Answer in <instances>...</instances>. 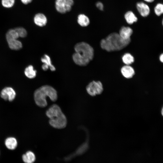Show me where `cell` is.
<instances>
[{
	"label": "cell",
	"instance_id": "1",
	"mask_svg": "<svg viewBox=\"0 0 163 163\" xmlns=\"http://www.w3.org/2000/svg\"><path fill=\"white\" fill-rule=\"evenodd\" d=\"M75 53L72 58L74 62L78 65L85 66L93 59L94 50L92 47L85 42L77 43L74 46Z\"/></svg>",
	"mask_w": 163,
	"mask_h": 163
},
{
	"label": "cell",
	"instance_id": "2",
	"mask_svg": "<svg viewBox=\"0 0 163 163\" xmlns=\"http://www.w3.org/2000/svg\"><path fill=\"white\" fill-rule=\"evenodd\" d=\"M131 42V39L125 40L119 34L113 32L108 35L100 42L101 48L107 52L120 50L126 47Z\"/></svg>",
	"mask_w": 163,
	"mask_h": 163
},
{
	"label": "cell",
	"instance_id": "3",
	"mask_svg": "<svg viewBox=\"0 0 163 163\" xmlns=\"http://www.w3.org/2000/svg\"><path fill=\"white\" fill-rule=\"evenodd\" d=\"M46 114L49 118L50 125L53 128L61 129L66 127L67 123L66 118L57 105L54 104L46 110Z\"/></svg>",
	"mask_w": 163,
	"mask_h": 163
},
{
	"label": "cell",
	"instance_id": "4",
	"mask_svg": "<svg viewBox=\"0 0 163 163\" xmlns=\"http://www.w3.org/2000/svg\"><path fill=\"white\" fill-rule=\"evenodd\" d=\"M56 90L52 87L48 85L43 86L37 89L34 92V97L35 102L38 106L43 107L47 104L46 100L49 97L53 101H56L57 99Z\"/></svg>",
	"mask_w": 163,
	"mask_h": 163
},
{
	"label": "cell",
	"instance_id": "5",
	"mask_svg": "<svg viewBox=\"0 0 163 163\" xmlns=\"http://www.w3.org/2000/svg\"><path fill=\"white\" fill-rule=\"evenodd\" d=\"M103 90V85L100 81H92L90 82L86 87L87 93L92 96L101 94Z\"/></svg>",
	"mask_w": 163,
	"mask_h": 163
},
{
	"label": "cell",
	"instance_id": "6",
	"mask_svg": "<svg viewBox=\"0 0 163 163\" xmlns=\"http://www.w3.org/2000/svg\"><path fill=\"white\" fill-rule=\"evenodd\" d=\"M73 4V0H56L55 6L58 12L64 14L71 10Z\"/></svg>",
	"mask_w": 163,
	"mask_h": 163
},
{
	"label": "cell",
	"instance_id": "7",
	"mask_svg": "<svg viewBox=\"0 0 163 163\" xmlns=\"http://www.w3.org/2000/svg\"><path fill=\"white\" fill-rule=\"evenodd\" d=\"M16 95L15 91L10 87H6L4 88L1 91L0 94L2 98L5 100H8L10 101H12L14 99Z\"/></svg>",
	"mask_w": 163,
	"mask_h": 163
},
{
	"label": "cell",
	"instance_id": "8",
	"mask_svg": "<svg viewBox=\"0 0 163 163\" xmlns=\"http://www.w3.org/2000/svg\"><path fill=\"white\" fill-rule=\"evenodd\" d=\"M136 6L137 10L142 17H146L149 14L150 8L145 3L142 2H138L136 3Z\"/></svg>",
	"mask_w": 163,
	"mask_h": 163
},
{
	"label": "cell",
	"instance_id": "9",
	"mask_svg": "<svg viewBox=\"0 0 163 163\" xmlns=\"http://www.w3.org/2000/svg\"><path fill=\"white\" fill-rule=\"evenodd\" d=\"M41 61L43 63L42 68L44 71H46L50 69L52 71H55L56 68L52 65L50 58L47 55H44L41 58Z\"/></svg>",
	"mask_w": 163,
	"mask_h": 163
},
{
	"label": "cell",
	"instance_id": "10",
	"mask_svg": "<svg viewBox=\"0 0 163 163\" xmlns=\"http://www.w3.org/2000/svg\"><path fill=\"white\" fill-rule=\"evenodd\" d=\"M133 33L132 29L129 27L123 26L120 29L119 34L123 39L127 40L130 39Z\"/></svg>",
	"mask_w": 163,
	"mask_h": 163
},
{
	"label": "cell",
	"instance_id": "11",
	"mask_svg": "<svg viewBox=\"0 0 163 163\" xmlns=\"http://www.w3.org/2000/svg\"><path fill=\"white\" fill-rule=\"evenodd\" d=\"M34 20L35 24L40 27L45 26L47 23L46 17L41 13L36 14L34 17Z\"/></svg>",
	"mask_w": 163,
	"mask_h": 163
},
{
	"label": "cell",
	"instance_id": "12",
	"mask_svg": "<svg viewBox=\"0 0 163 163\" xmlns=\"http://www.w3.org/2000/svg\"><path fill=\"white\" fill-rule=\"evenodd\" d=\"M121 72L123 76L126 78H130L134 75V70L129 65H126L122 67Z\"/></svg>",
	"mask_w": 163,
	"mask_h": 163
},
{
	"label": "cell",
	"instance_id": "13",
	"mask_svg": "<svg viewBox=\"0 0 163 163\" xmlns=\"http://www.w3.org/2000/svg\"><path fill=\"white\" fill-rule=\"evenodd\" d=\"M10 48L13 50H18L22 47L21 43L15 38L6 39Z\"/></svg>",
	"mask_w": 163,
	"mask_h": 163
},
{
	"label": "cell",
	"instance_id": "14",
	"mask_svg": "<svg viewBox=\"0 0 163 163\" xmlns=\"http://www.w3.org/2000/svg\"><path fill=\"white\" fill-rule=\"evenodd\" d=\"M124 18L126 22L129 24H132L137 22L138 18L134 13L131 11L126 12Z\"/></svg>",
	"mask_w": 163,
	"mask_h": 163
},
{
	"label": "cell",
	"instance_id": "15",
	"mask_svg": "<svg viewBox=\"0 0 163 163\" xmlns=\"http://www.w3.org/2000/svg\"><path fill=\"white\" fill-rule=\"evenodd\" d=\"M6 147L10 150H14L17 146L18 143L16 139L13 137H9L5 141Z\"/></svg>",
	"mask_w": 163,
	"mask_h": 163
},
{
	"label": "cell",
	"instance_id": "16",
	"mask_svg": "<svg viewBox=\"0 0 163 163\" xmlns=\"http://www.w3.org/2000/svg\"><path fill=\"white\" fill-rule=\"evenodd\" d=\"M22 158L25 163H33L35 160L36 157L33 152L28 151L22 155Z\"/></svg>",
	"mask_w": 163,
	"mask_h": 163
},
{
	"label": "cell",
	"instance_id": "17",
	"mask_svg": "<svg viewBox=\"0 0 163 163\" xmlns=\"http://www.w3.org/2000/svg\"><path fill=\"white\" fill-rule=\"evenodd\" d=\"M77 22L78 24L82 27H86L90 23L88 18L83 14L79 15L78 17Z\"/></svg>",
	"mask_w": 163,
	"mask_h": 163
},
{
	"label": "cell",
	"instance_id": "18",
	"mask_svg": "<svg viewBox=\"0 0 163 163\" xmlns=\"http://www.w3.org/2000/svg\"><path fill=\"white\" fill-rule=\"evenodd\" d=\"M24 74L27 78L32 79L36 77V71L34 69L33 66L29 65L25 69Z\"/></svg>",
	"mask_w": 163,
	"mask_h": 163
},
{
	"label": "cell",
	"instance_id": "19",
	"mask_svg": "<svg viewBox=\"0 0 163 163\" xmlns=\"http://www.w3.org/2000/svg\"><path fill=\"white\" fill-rule=\"evenodd\" d=\"M122 59L123 62L126 65H129L134 62V57L130 53H125L123 56Z\"/></svg>",
	"mask_w": 163,
	"mask_h": 163
},
{
	"label": "cell",
	"instance_id": "20",
	"mask_svg": "<svg viewBox=\"0 0 163 163\" xmlns=\"http://www.w3.org/2000/svg\"><path fill=\"white\" fill-rule=\"evenodd\" d=\"M155 14L158 16H159L163 13V4L160 3H157L154 8Z\"/></svg>",
	"mask_w": 163,
	"mask_h": 163
},
{
	"label": "cell",
	"instance_id": "21",
	"mask_svg": "<svg viewBox=\"0 0 163 163\" xmlns=\"http://www.w3.org/2000/svg\"><path fill=\"white\" fill-rule=\"evenodd\" d=\"M17 32L19 37H24L27 35V31L25 29L22 27H18L15 28Z\"/></svg>",
	"mask_w": 163,
	"mask_h": 163
},
{
	"label": "cell",
	"instance_id": "22",
	"mask_svg": "<svg viewBox=\"0 0 163 163\" xmlns=\"http://www.w3.org/2000/svg\"><path fill=\"white\" fill-rule=\"evenodd\" d=\"M15 0H2V6L6 8L12 7L14 5Z\"/></svg>",
	"mask_w": 163,
	"mask_h": 163
},
{
	"label": "cell",
	"instance_id": "23",
	"mask_svg": "<svg viewBox=\"0 0 163 163\" xmlns=\"http://www.w3.org/2000/svg\"><path fill=\"white\" fill-rule=\"evenodd\" d=\"M96 7L100 10L103 11L104 10V6L103 4L100 2H98L96 4Z\"/></svg>",
	"mask_w": 163,
	"mask_h": 163
},
{
	"label": "cell",
	"instance_id": "24",
	"mask_svg": "<svg viewBox=\"0 0 163 163\" xmlns=\"http://www.w3.org/2000/svg\"><path fill=\"white\" fill-rule=\"evenodd\" d=\"M22 2L24 4L27 5L30 3L32 0H21Z\"/></svg>",
	"mask_w": 163,
	"mask_h": 163
},
{
	"label": "cell",
	"instance_id": "25",
	"mask_svg": "<svg viewBox=\"0 0 163 163\" xmlns=\"http://www.w3.org/2000/svg\"><path fill=\"white\" fill-rule=\"evenodd\" d=\"M159 59L160 61L163 62V54L162 53L160 56L159 57Z\"/></svg>",
	"mask_w": 163,
	"mask_h": 163
},
{
	"label": "cell",
	"instance_id": "26",
	"mask_svg": "<svg viewBox=\"0 0 163 163\" xmlns=\"http://www.w3.org/2000/svg\"><path fill=\"white\" fill-rule=\"evenodd\" d=\"M145 2L148 3H152L155 0H143Z\"/></svg>",
	"mask_w": 163,
	"mask_h": 163
},
{
	"label": "cell",
	"instance_id": "27",
	"mask_svg": "<svg viewBox=\"0 0 163 163\" xmlns=\"http://www.w3.org/2000/svg\"><path fill=\"white\" fill-rule=\"evenodd\" d=\"M163 108L162 107V109H161V114L162 115V116H163Z\"/></svg>",
	"mask_w": 163,
	"mask_h": 163
}]
</instances>
